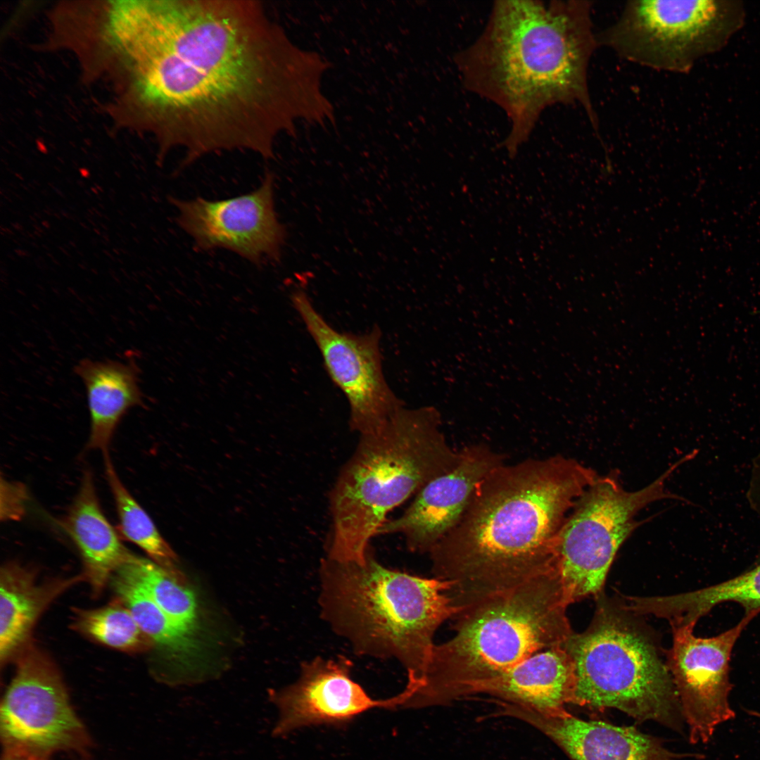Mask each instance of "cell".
<instances>
[{"mask_svg": "<svg viewBox=\"0 0 760 760\" xmlns=\"http://www.w3.org/2000/svg\"><path fill=\"white\" fill-rule=\"evenodd\" d=\"M109 54L125 72L137 123L163 156L245 149L273 158L281 134L322 126L329 63L295 44L254 1H135L115 20Z\"/></svg>", "mask_w": 760, "mask_h": 760, "instance_id": "6da1fadb", "label": "cell"}, {"mask_svg": "<svg viewBox=\"0 0 760 760\" xmlns=\"http://www.w3.org/2000/svg\"><path fill=\"white\" fill-rule=\"evenodd\" d=\"M596 471L561 455L505 463L476 487L458 524L429 552L461 612L555 569L556 536Z\"/></svg>", "mask_w": 760, "mask_h": 760, "instance_id": "7a4b0ae2", "label": "cell"}, {"mask_svg": "<svg viewBox=\"0 0 760 760\" xmlns=\"http://www.w3.org/2000/svg\"><path fill=\"white\" fill-rule=\"evenodd\" d=\"M586 1H499L479 39L460 56L467 84L509 115L502 146L514 158L546 107L578 103L596 125L588 93L599 44Z\"/></svg>", "mask_w": 760, "mask_h": 760, "instance_id": "3957f363", "label": "cell"}, {"mask_svg": "<svg viewBox=\"0 0 760 760\" xmlns=\"http://www.w3.org/2000/svg\"><path fill=\"white\" fill-rule=\"evenodd\" d=\"M555 569L468 607L452 619L453 635L435 645L422 681L404 708L450 705L477 685L533 654L562 645L573 633Z\"/></svg>", "mask_w": 760, "mask_h": 760, "instance_id": "277c9868", "label": "cell"}, {"mask_svg": "<svg viewBox=\"0 0 760 760\" xmlns=\"http://www.w3.org/2000/svg\"><path fill=\"white\" fill-rule=\"evenodd\" d=\"M319 576L321 617L332 631L355 654L395 659L407 682L419 683L436 630L459 613L447 594L450 583L386 567L371 545L363 564L322 558Z\"/></svg>", "mask_w": 760, "mask_h": 760, "instance_id": "5b68a950", "label": "cell"}, {"mask_svg": "<svg viewBox=\"0 0 760 760\" xmlns=\"http://www.w3.org/2000/svg\"><path fill=\"white\" fill-rule=\"evenodd\" d=\"M432 407L403 406L377 430L360 435L330 491L332 529L326 557L365 562L388 514L458 463Z\"/></svg>", "mask_w": 760, "mask_h": 760, "instance_id": "8992f818", "label": "cell"}, {"mask_svg": "<svg viewBox=\"0 0 760 760\" xmlns=\"http://www.w3.org/2000/svg\"><path fill=\"white\" fill-rule=\"evenodd\" d=\"M596 597L590 626L562 645L574 664L571 704L614 708L680 731L685 721L677 692L653 636L623 601L602 593Z\"/></svg>", "mask_w": 760, "mask_h": 760, "instance_id": "52a82bcc", "label": "cell"}, {"mask_svg": "<svg viewBox=\"0 0 760 760\" xmlns=\"http://www.w3.org/2000/svg\"><path fill=\"white\" fill-rule=\"evenodd\" d=\"M680 460L652 483L625 490L612 473L597 479L582 494L555 541V566L569 604L602 593L614 559L640 524L635 517L649 504L671 498L665 483Z\"/></svg>", "mask_w": 760, "mask_h": 760, "instance_id": "ba28073f", "label": "cell"}, {"mask_svg": "<svg viewBox=\"0 0 760 760\" xmlns=\"http://www.w3.org/2000/svg\"><path fill=\"white\" fill-rule=\"evenodd\" d=\"M711 0L631 1L597 36L624 58L657 70L686 72L737 29V6Z\"/></svg>", "mask_w": 760, "mask_h": 760, "instance_id": "9c48e42d", "label": "cell"}, {"mask_svg": "<svg viewBox=\"0 0 760 760\" xmlns=\"http://www.w3.org/2000/svg\"><path fill=\"white\" fill-rule=\"evenodd\" d=\"M17 657L15 675L1 702L3 752L46 759L58 752L87 756L93 742L56 666L29 644Z\"/></svg>", "mask_w": 760, "mask_h": 760, "instance_id": "30bf717a", "label": "cell"}, {"mask_svg": "<svg viewBox=\"0 0 760 760\" xmlns=\"http://www.w3.org/2000/svg\"><path fill=\"white\" fill-rule=\"evenodd\" d=\"M291 300L329 377L347 399L350 429L360 435L377 430L404 406L384 374L380 328L360 334L341 331L326 321L304 291H293Z\"/></svg>", "mask_w": 760, "mask_h": 760, "instance_id": "8fae6325", "label": "cell"}, {"mask_svg": "<svg viewBox=\"0 0 760 760\" xmlns=\"http://www.w3.org/2000/svg\"><path fill=\"white\" fill-rule=\"evenodd\" d=\"M274 175L267 171L255 190L223 200L171 198L179 226L197 251H231L251 263L278 262L286 230L274 208Z\"/></svg>", "mask_w": 760, "mask_h": 760, "instance_id": "7c38bea8", "label": "cell"}, {"mask_svg": "<svg viewBox=\"0 0 760 760\" xmlns=\"http://www.w3.org/2000/svg\"><path fill=\"white\" fill-rule=\"evenodd\" d=\"M759 613H745L735 626L711 638L696 637L694 626L672 628L667 666L691 743L708 742L718 726L735 718L728 700L730 655L742 632Z\"/></svg>", "mask_w": 760, "mask_h": 760, "instance_id": "4fadbf2b", "label": "cell"}, {"mask_svg": "<svg viewBox=\"0 0 760 760\" xmlns=\"http://www.w3.org/2000/svg\"><path fill=\"white\" fill-rule=\"evenodd\" d=\"M352 668L344 656L317 657L302 664L296 681L270 690L269 698L278 709L272 735L310 726H343L373 708H403L409 697L405 688L392 697L374 699L352 679Z\"/></svg>", "mask_w": 760, "mask_h": 760, "instance_id": "5bb4252c", "label": "cell"}, {"mask_svg": "<svg viewBox=\"0 0 760 760\" xmlns=\"http://www.w3.org/2000/svg\"><path fill=\"white\" fill-rule=\"evenodd\" d=\"M457 465L425 484L398 517L387 520L377 535L400 534L407 549L424 553L460 521L486 476L505 463L503 456L484 444L468 445Z\"/></svg>", "mask_w": 760, "mask_h": 760, "instance_id": "9a60e30c", "label": "cell"}, {"mask_svg": "<svg viewBox=\"0 0 760 760\" xmlns=\"http://www.w3.org/2000/svg\"><path fill=\"white\" fill-rule=\"evenodd\" d=\"M498 714L526 723L552 740L571 760H678L681 755L635 728L585 721L565 709L539 712L498 702Z\"/></svg>", "mask_w": 760, "mask_h": 760, "instance_id": "2e32d148", "label": "cell"}, {"mask_svg": "<svg viewBox=\"0 0 760 760\" xmlns=\"http://www.w3.org/2000/svg\"><path fill=\"white\" fill-rule=\"evenodd\" d=\"M575 683L573 660L562 645L537 652L498 676L477 685L468 698L486 695L497 702L551 712L571 703Z\"/></svg>", "mask_w": 760, "mask_h": 760, "instance_id": "e0dca14e", "label": "cell"}, {"mask_svg": "<svg viewBox=\"0 0 760 760\" xmlns=\"http://www.w3.org/2000/svg\"><path fill=\"white\" fill-rule=\"evenodd\" d=\"M62 525L81 555L85 581L95 595L99 594L134 554L123 545L105 516L91 471H84Z\"/></svg>", "mask_w": 760, "mask_h": 760, "instance_id": "ac0fdd59", "label": "cell"}, {"mask_svg": "<svg viewBox=\"0 0 760 760\" xmlns=\"http://www.w3.org/2000/svg\"><path fill=\"white\" fill-rule=\"evenodd\" d=\"M74 371L86 388L90 417L87 448L105 455L122 417L143 403L139 367L132 359L85 358L78 362Z\"/></svg>", "mask_w": 760, "mask_h": 760, "instance_id": "d6986e66", "label": "cell"}, {"mask_svg": "<svg viewBox=\"0 0 760 760\" xmlns=\"http://www.w3.org/2000/svg\"><path fill=\"white\" fill-rule=\"evenodd\" d=\"M83 574L39 583L34 571L18 563L5 564L0 574V659L16 657L28 644L30 633L45 608Z\"/></svg>", "mask_w": 760, "mask_h": 760, "instance_id": "ffe728a7", "label": "cell"}, {"mask_svg": "<svg viewBox=\"0 0 760 760\" xmlns=\"http://www.w3.org/2000/svg\"><path fill=\"white\" fill-rule=\"evenodd\" d=\"M733 602L745 614L760 611V564L735 578L695 591L659 596L654 609L659 617L677 626H695L718 604Z\"/></svg>", "mask_w": 760, "mask_h": 760, "instance_id": "44dd1931", "label": "cell"}, {"mask_svg": "<svg viewBox=\"0 0 760 760\" xmlns=\"http://www.w3.org/2000/svg\"><path fill=\"white\" fill-rule=\"evenodd\" d=\"M121 602L132 613L143 631L170 657L186 661L197 650L194 635L177 624L151 598L124 566L110 581Z\"/></svg>", "mask_w": 760, "mask_h": 760, "instance_id": "7402d4cb", "label": "cell"}, {"mask_svg": "<svg viewBox=\"0 0 760 760\" xmlns=\"http://www.w3.org/2000/svg\"><path fill=\"white\" fill-rule=\"evenodd\" d=\"M106 479L112 493L122 536L144 550L150 559L186 584L178 558L153 521L119 478L109 452L103 455Z\"/></svg>", "mask_w": 760, "mask_h": 760, "instance_id": "603a6c76", "label": "cell"}, {"mask_svg": "<svg viewBox=\"0 0 760 760\" xmlns=\"http://www.w3.org/2000/svg\"><path fill=\"white\" fill-rule=\"evenodd\" d=\"M72 625L91 639L122 652H143L155 647L131 611L119 600L101 608L76 609Z\"/></svg>", "mask_w": 760, "mask_h": 760, "instance_id": "cb8c5ba5", "label": "cell"}, {"mask_svg": "<svg viewBox=\"0 0 760 760\" xmlns=\"http://www.w3.org/2000/svg\"><path fill=\"white\" fill-rule=\"evenodd\" d=\"M123 566L177 624L194 634L198 626L197 602L186 584L151 559L135 555Z\"/></svg>", "mask_w": 760, "mask_h": 760, "instance_id": "d4e9b609", "label": "cell"}, {"mask_svg": "<svg viewBox=\"0 0 760 760\" xmlns=\"http://www.w3.org/2000/svg\"><path fill=\"white\" fill-rule=\"evenodd\" d=\"M1 760H51V759L40 758L15 753L3 752Z\"/></svg>", "mask_w": 760, "mask_h": 760, "instance_id": "484cf974", "label": "cell"}]
</instances>
